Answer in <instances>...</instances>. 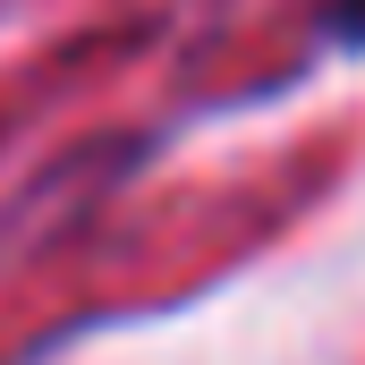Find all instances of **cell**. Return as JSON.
<instances>
[{
	"label": "cell",
	"mask_w": 365,
	"mask_h": 365,
	"mask_svg": "<svg viewBox=\"0 0 365 365\" xmlns=\"http://www.w3.org/2000/svg\"><path fill=\"white\" fill-rule=\"evenodd\" d=\"M314 43H323V51H365V0H323Z\"/></svg>",
	"instance_id": "6da1fadb"
}]
</instances>
